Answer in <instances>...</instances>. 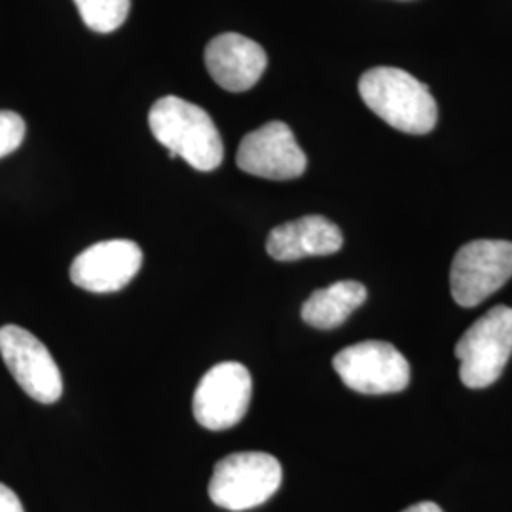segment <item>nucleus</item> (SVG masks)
<instances>
[{
  "mask_svg": "<svg viewBox=\"0 0 512 512\" xmlns=\"http://www.w3.org/2000/svg\"><path fill=\"white\" fill-rule=\"evenodd\" d=\"M0 355L14 380L31 399L42 404H54L61 399V370L52 353L35 334L18 325L2 327Z\"/></svg>",
  "mask_w": 512,
  "mask_h": 512,
  "instance_id": "7",
  "label": "nucleus"
},
{
  "mask_svg": "<svg viewBox=\"0 0 512 512\" xmlns=\"http://www.w3.org/2000/svg\"><path fill=\"white\" fill-rule=\"evenodd\" d=\"M342 243V232L334 222L310 215L275 226L266 239V251L279 262H293L306 256L334 255Z\"/></svg>",
  "mask_w": 512,
  "mask_h": 512,
  "instance_id": "12",
  "label": "nucleus"
},
{
  "mask_svg": "<svg viewBox=\"0 0 512 512\" xmlns=\"http://www.w3.org/2000/svg\"><path fill=\"white\" fill-rule=\"evenodd\" d=\"M143 266V251L135 241H99L76 256L71 281L90 293H116L124 289Z\"/></svg>",
  "mask_w": 512,
  "mask_h": 512,
  "instance_id": "10",
  "label": "nucleus"
},
{
  "mask_svg": "<svg viewBox=\"0 0 512 512\" xmlns=\"http://www.w3.org/2000/svg\"><path fill=\"white\" fill-rule=\"evenodd\" d=\"M236 162L241 171L270 181L298 179L308 167V158L298 147L293 131L277 120L243 137Z\"/></svg>",
  "mask_w": 512,
  "mask_h": 512,
  "instance_id": "9",
  "label": "nucleus"
},
{
  "mask_svg": "<svg viewBox=\"0 0 512 512\" xmlns=\"http://www.w3.org/2000/svg\"><path fill=\"white\" fill-rule=\"evenodd\" d=\"M366 107L385 124L410 135H425L437 126V101L425 84L395 67H376L359 80Z\"/></svg>",
  "mask_w": 512,
  "mask_h": 512,
  "instance_id": "2",
  "label": "nucleus"
},
{
  "mask_svg": "<svg viewBox=\"0 0 512 512\" xmlns=\"http://www.w3.org/2000/svg\"><path fill=\"white\" fill-rule=\"evenodd\" d=\"M283 480L281 463L264 452H239L220 459L209 482L211 501L226 511L241 512L266 503Z\"/></svg>",
  "mask_w": 512,
  "mask_h": 512,
  "instance_id": "3",
  "label": "nucleus"
},
{
  "mask_svg": "<svg viewBox=\"0 0 512 512\" xmlns=\"http://www.w3.org/2000/svg\"><path fill=\"white\" fill-rule=\"evenodd\" d=\"M403 512H444L440 509L437 503H433V501H421V503H416V505H412V507H408V509H404Z\"/></svg>",
  "mask_w": 512,
  "mask_h": 512,
  "instance_id": "17",
  "label": "nucleus"
},
{
  "mask_svg": "<svg viewBox=\"0 0 512 512\" xmlns=\"http://www.w3.org/2000/svg\"><path fill=\"white\" fill-rule=\"evenodd\" d=\"M0 512H25L14 490L0 482Z\"/></svg>",
  "mask_w": 512,
  "mask_h": 512,
  "instance_id": "16",
  "label": "nucleus"
},
{
  "mask_svg": "<svg viewBox=\"0 0 512 512\" xmlns=\"http://www.w3.org/2000/svg\"><path fill=\"white\" fill-rule=\"evenodd\" d=\"M80 18L95 33H114L129 16L131 0H73Z\"/></svg>",
  "mask_w": 512,
  "mask_h": 512,
  "instance_id": "14",
  "label": "nucleus"
},
{
  "mask_svg": "<svg viewBox=\"0 0 512 512\" xmlns=\"http://www.w3.org/2000/svg\"><path fill=\"white\" fill-rule=\"evenodd\" d=\"M512 277V243L503 239H476L459 249L450 289L461 308H475L497 293Z\"/></svg>",
  "mask_w": 512,
  "mask_h": 512,
  "instance_id": "5",
  "label": "nucleus"
},
{
  "mask_svg": "<svg viewBox=\"0 0 512 512\" xmlns=\"http://www.w3.org/2000/svg\"><path fill=\"white\" fill-rule=\"evenodd\" d=\"M148 126L171 158L179 156L198 171H213L222 164L219 129L202 107L181 97H162L150 109Z\"/></svg>",
  "mask_w": 512,
  "mask_h": 512,
  "instance_id": "1",
  "label": "nucleus"
},
{
  "mask_svg": "<svg viewBox=\"0 0 512 512\" xmlns=\"http://www.w3.org/2000/svg\"><path fill=\"white\" fill-rule=\"evenodd\" d=\"M25 120L18 112L0 110V160L16 152L25 139Z\"/></svg>",
  "mask_w": 512,
  "mask_h": 512,
  "instance_id": "15",
  "label": "nucleus"
},
{
  "mask_svg": "<svg viewBox=\"0 0 512 512\" xmlns=\"http://www.w3.org/2000/svg\"><path fill=\"white\" fill-rule=\"evenodd\" d=\"M512 355V308L495 306L469 329L456 344L459 378L471 389L495 384Z\"/></svg>",
  "mask_w": 512,
  "mask_h": 512,
  "instance_id": "4",
  "label": "nucleus"
},
{
  "mask_svg": "<svg viewBox=\"0 0 512 512\" xmlns=\"http://www.w3.org/2000/svg\"><path fill=\"white\" fill-rule=\"evenodd\" d=\"M366 287L359 281H338L311 294L302 306V319L315 329L340 327L353 311L363 306Z\"/></svg>",
  "mask_w": 512,
  "mask_h": 512,
  "instance_id": "13",
  "label": "nucleus"
},
{
  "mask_svg": "<svg viewBox=\"0 0 512 512\" xmlns=\"http://www.w3.org/2000/svg\"><path fill=\"white\" fill-rule=\"evenodd\" d=\"M349 389L363 395L399 393L410 384V365L395 346L378 340L344 348L332 361Z\"/></svg>",
  "mask_w": 512,
  "mask_h": 512,
  "instance_id": "6",
  "label": "nucleus"
},
{
  "mask_svg": "<svg viewBox=\"0 0 512 512\" xmlns=\"http://www.w3.org/2000/svg\"><path fill=\"white\" fill-rule=\"evenodd\" d=\"M205 65L222 90L247 92L262 78L268 57L255 40L238 33H224L207 44Z\"/></svg>",
  "mask_w": 512,
  "mask_h": 512,
  "instance_id": "11",
  "label": "nucleus"
},
{
  "mask_svg": "<svg viewBox=\"0 0 512 512\" xmlns=\"http://www.w3.org/2000/svg\"><path fill=\"white\" fill-rule=\"evenodd\" d=\"M253 395L249 370L228 361L207 370L194 393V418L211 431H224L245 418Z\"/></svg>",
  "mask_w": 512,
  "mask_h": 512,
  "instance_id": "8",
  "label": "nucleus"
}]
</instances>
